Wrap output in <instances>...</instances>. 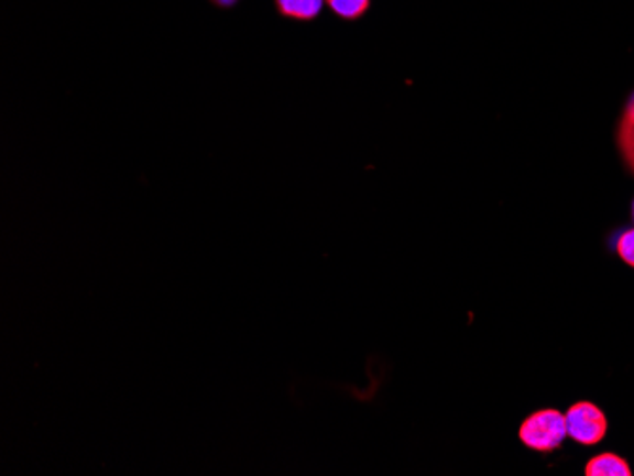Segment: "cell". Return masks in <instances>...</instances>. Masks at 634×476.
I'll return each mask as SVG.
<instances>
[{
    "label": "cell",
    "instance_id": "7",
    "mask_svg": "<svg viewBox=\"0 0 634 476\" xmlns=\"http://www.w3.org/2000/svg\"><path fill=\"white\" fill-rule=\"evenodd\" d=\"M615 251L623 263L634 268V229L625 230L620 235V240L615 243Z\"/></svg>",
    "mask_w": 634,
    "mask_h": 476
},
{
    "label": "cell",
    "instance_id": "5",
    "mask_svg": "<svg viewBox=\"0 0 634 476\" xmlns=\"http://www.w3.org/2000/svg\"><path fill=\"white\" fill-rule=\"evenodd\" d=\"M283 15L295 20H314L321 14L325 0H276Z\"/></svg>",
    "mask_w": 634,
    "mask_h": 476
},
{
    "label": "cell",
    "instance_id": "2",
    "mask_svg": "<svg viewBox=\"0 0 634 476\" xmlns=\"http://www.w3.org/2000/svg\"><path fill=\"white\" fill-rule=\"evenodd\" d=\"M565 416L568 436L573 442L583 444V446H594V444L604 441L608 433V420L602 408L597 407L593 402L581 400V402H576L568 408Z\"/></svg>",
    "mask_w": 634,
    "mask_h": 476
},
{
    "label": "cell",
    "instance_id": "6",
    "mask_svg": "<svg viewBox=\"0 0 634 476\" xmlns=\"http://www.w3.org/2000/svg\"><path fill=\"white\" fill-rule=\"evenodd\" d=\"M335 14L345 20H358L365 14L371 0H325Z\"/></svg>",
    "mask_w": 634,
    "mask_h": 476
},
{
    "label": "cell",
    "instance_id": "9",
    "mask_svg": "<svg viewBox=\"0 0 634 476\" xmlns=\"http://www.w3.org/2000/svg\"><path fill=\"white\" fill-rule=\"evenodd\" d=\"M633 219H634V201H633Z\"/></svg>",
    "mask_w": 634,
    "mask_h": 476
},
{
    "label": "cell",
    "instance_id": "1",
    "mask_svg": "<svg viewBox=\"0 0 634 476\" xmlns=\"http://www.w3.org/2000/svg\"><path fill=\"white\" fill-rule=\"evenodd\" d=\"M566 436H568L566 416L555 408L536 410L521 423L518 429V439L523 441L524 446L536 452H553L560 449Z\"/></svg>",
    "mask_w": 634,
    "mask_h": 476
},
{
    "label": "cell",
    "instance_id": "8",
    "mask_svg": "<svg viewBox=\"0 0 634 476\" xmlns=\"http://www.w3.org/2000/svg\"><path fill=\"white\" fill-rule=\"evenodd\" d=\"M215 2H217V4H219V7H232V4H234L236 0H215Z\"/></svg>",
    "mask_w": 634,
    "mask_h": 476
},
{
    "label": "cell",
    "instance_id": "4",
    "mask_svg": "<svg viewBox=\"0 0 634 476\" xmlns=\"http://www.w3.org/2000/svg\"><path fill=\"white\" fill-rule=\"evenodd\" d=\"M617 146L628 169L634 173V97L628 101L617 130Z\"/></svg>",
    "mask_w": 634,
    "mask_h": 476
},
{
    "label": "cell",
    "instance_id": "3",
    "mask_svg": "<svg viewBox=\"0 0 634 476\" xmlns=\"http://www.w3.org/2000/svg\"><path fill=\"white\" fill-rule=\"evenodd\" d=\"M586 475L631 476L633 475V469H631V465L623 457L612 454V452H606V454H599L593 460H589L586 465Z\"/></svg>",
    "mask_w": 634,
    "mask_h": 476
}]
</instances>
